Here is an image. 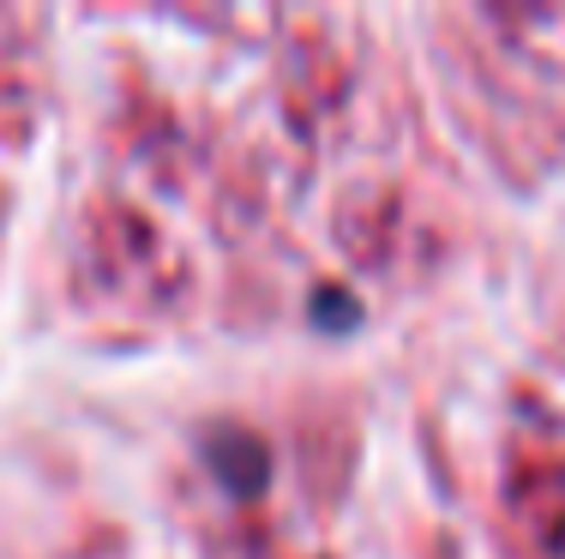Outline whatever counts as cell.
<instances>
[{"mask_svg":"<svg viewBox=\"0 0 565 559\" xmlns=\"http://www.w3.org/2000/svg\"><path fill=\"white\" fill-rule=\"evenodd\" d=\"M205 458H211V470H217V482L228 487V494H259L265 487V475H271V451L259 445L253 433H217L205 445Z\"/></svg>","mask_w":565,"mask_h":559,"instance_id":"6da1fadb","label":"cell"},{"mask_svg":"<svg viewBox=\"0 0 565 559\" xmlns=\"http://www.w3.org/2000/svg\"><path fill=\"white\" fill-rule=\"evenodd\" d=\"M313 319H338V325H355L361 308H355L349 295H319V301H313Z\"/></svg>","mask_w":565,"mask_h":559,"instance_id":"7a4b0ae2","label":"cell"}]
</instances>
